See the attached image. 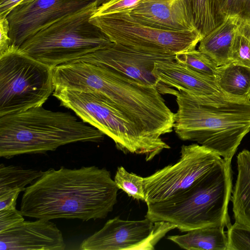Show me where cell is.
<instances>
[{
  "instance_id": "1",
  "label": "cell",
  "mask_w": 250,
  "mask_h": 250,
  "mask_svg": "<svg viewBox=\"0 0 250 250\" xmlns=\"http://www.w3.org/2000/svg\"><path fill=\"white\" fill-rule=\"evenodd\" d=\"M119 189L105 168H51L27 187L20 210L24 216L50 220L104 219L113 210Z\"/></svg>"
},
{
  "instance_id": "2",
  "label": "cell",
  "mask_w": 250,
  "mask_h": 250,
  "mask_svg": "<svg viewBox=\"0 0 250 250\" xmlns=\"http://www.w3.org/2000/svg\"><path fill=\"white\" fill-rule=\"evenodd\" d=\"M104 135L70 113L34 107L0 117V157L44 153L79 142L98 143Z\"/></svg>"
},
{
  "instance_id": "3",
  "label": "cell",
  "mask_w": 250,
  "mask_h": 250,
  "mask_svg": "<svg viewBox=\"0 0 250 250\" xmlns=\"http://www.w3.org/2000/svg\"><path fill=\"white\" fill-rule=\"evenodd\" d=\"M231 161L225 160L189 188L159 202L147 205L145 218L166 221L181 232L230 224L228 206L232 192Z\"/></svg>"
},
{
  "instance_id": "4",
  "label": "cell",
  "mask_w": 250,
  "mask_h": 250,
  "mask_svg": "<svg viewBox=\"0 0 250 250\" xmlns=\"http://www.w3.org/2000/svg\"><path fill=\"white\" fill-rule=\"evenodd\" d=\"M178 110L173 128L183 141L196 142L231 161L250 131V103L222 106L199 103L182 91L175 90Z\"/></svg>"
},
{
  "instance_id": "5",
  "label": "cell",
  "mask_w": 250,
  "mask_h": 250,
  "mask_svg": "<svg viewBox=\"0 0 250 250\" xmlns=\"http://www.w3.org/2000/svg\"><path fill=\"white\" fill-rule=\"evenodd\" d=\"M101 3V1H96L64 17L28 38L19 48L53 68L108 45L112 42L90 21Z\"/></svg>"
},
{
  "instance_id": "6",
  "label": "cell",
  "mask_w": 250,
  "mask_h": 250,
  "mask_svg": "<svg viewBox=\"0 0 250 250\" xmlns=\"http://www.w3.org/2000/svg\"><path fill=\"white\" fill-rule=\"evenodd\" d=\"M53 95L83 122L112 139L116 148L125 154L145 155L146 161H149L162 151L102 95L70 89L55 90Z\"/></svg>"
},
{
  "instance_id": "7",
  "label": "cell",
  "mask_w": 250,
  "mask_h": 250,
  "mask_svg": "<svg viewBox=\"0 0 250 250\" xmlns=\"http://www.w3.org/2000/svg\"><path fill=\"white\" fill-rule=\"evenodd\" d=\"M52 69L12 45L0 55V117L42 106L55 88Z\"/></svg>"
},
{
  "instance_id": "8",
  "label": "cell",
  "mask_w": 250,
  "mask_h": 250,
  "mask_svg": "<svg viewBox=\"0 0 250 250\" xmlns=\"http://www.w3.org/2000/svg\"><path fill=\"white\" fill-rule=\"evenodd\" d=\"M90 21L111 42L153 54L175 55L195 49L203 37L196 30L172 31L145 25L134 20L130 12L93 15Z\"/></svg>"
},
{
  "instance_id": "9",
  "label": "cell",
  "mask_w": 250,
  "mask_h": 250,
  "mask_svg": "<svg viewBox=\"0 0 250 250\" xmlns=\"http://www.w3.org/2000/svg\"><path fill=\"white\" fill-rule=\"evenodd\" d=\"M179 160L144 177L146 205L167 200L189 188L224 161L213 150L198 144L183 145Z\"/></svg>"
},
{
  "instance_id": "10",
  "label": "cell",
  "mask_w": 250,
  "mask_h": 250,
  "mask_svg": "<svg viewBox=\"0 0 250 250\" xmlns=\"http://www.w3.org/2000/svg\"><path fill=\"white\" fill-rule=\"evenodd\" d=\"M104 0H22L8 14L12 45L20 47L28 38L63 18Z\"/></svg>"
},
{
  "instance_id": "11",
  "label": "cell",
  "mask_w": 250,
  "mask_h": 250,
  "mask_svg": "<svg viewBox=\"0 0 250 250\" xmlns=\"http://www.w3.org/2000/svg\"><path fill=\"white\" fill-rule=\"evenodd\" d=\"M171 59H175V55L147 53L111 42L74 61L104 66L122 73L140 83L155 86L161 94H165L167 87L159 83L152 71L155 62Z\"/></svg>"
},
{
  "instance_id": "12",
  "label": "cell",
  "mask_w": 250,
  "mask_h": 250,
  "mask_svg": "<svg viewBox=\"0 0 250 250\" xmlns=\"http://www.w3.org/2000/svg\"><path fill=\"white\" fill-rule=\"evenodd\" d=\"M154 223L146 218L137 221L119 217L108 220L103 227L84 239L81 250H139L151 233Z\"/></svg>"
},
{
  "instance_id": "13",
  "label": "cell",
  "mask_w": 250,
  "mask_h": 250,
  "mask_svg": "<svg viewBox=\"0 0 250 250\" xmlns=\"http://www.w3.org/2000/svg\"><path fill=\"white\" fill-rule=\"evenodd\" d=\"M152 72L160 84L176 88L190 95L241 103H250V101L225 94L217 86L215 79L198 73L175 59L155 62Z\"/></svg>"
},
{
  "instance_id": "14",
  "label": "cell",
  "mask_w": 250,
  "mask_h": 250,
  "mask_svg": "<svg viewBox=\"0 0 250 250\" xmlns=\"http://www.w3.org/2000/svg\"><path fill=\"white\" fill-rule=\"evenodd\" d=\"M66 246L61 231L50 220H24L0 232V250H64Z\"/></svg>"
},
{
  "instance_id": "15",
  "label": "cell",
  "mask_w": 250,
  "mask_h": 250,
  "mask_svg": "<svg viewBox=\"0 0 250 250\" xmlns=\"http://www.w3.org/2000/svg\"><path fill=\"white\" fill-rule=\"evenodd\" d=\"M130 14L138 22L158 29L172 31L196 30L182 0L146 1L134 8Z\"/></svg>"
},
{
  "instance_id": "16",
  "label": "cell",
  "mask_w": 250,
  "mask_h": 250,
  "mask_svg": "<svg viewBox=\"0 0 250 250\" xmlns=\"http://www.w3.org/2000/svg\"><path fill=\"white\" fill-rule=\"evenodd\" d=\"M241 21L228 17L200 41L198 49L219 66L231 62L232 47L237 29Z\"/></svg>"
},
{
  "instance_id": "17",
  "label": "cell",
  "mask_w": 250,
  "mask_h": 250,
  "mask_svg": "<svg viewBox=\"0 0 250 250\" xmlns=\"http://www.w3.org/2000/svg\"><path fill=\"white\" fill-rule=\"evenodd\" d=\"M237 175L230 201L235 222L250 226V151L237 156Z\"/></svg>"
},
{
  "instance_id": "18",
  "label": "cell",
  "mask_w": 250,
  "mask_h": 250,
  "mask_svg": "<svg viewBox=\"0 0 250 250\" xmlns=\"http://www.w3.org/2000/svg\"><path fill=\"white\" fill-rule=\"evenodd\" d=\"M224 227L191 230L185 234L168 236L167 239L188 250H228L227 231Z\"/></svg>"
},
{
  "instance_id": "19",
  "label": "cell",
  "mask_w": 250,
  "mask_h": 250,
  "mask_svg": "<svg viewBox=\"0 0 250 250\" xmlns=\"http://www.w3.org/2000/svg\"><path fill=\"white\" fill-rule=\"evenodd\" d=\"M215 82L226 95L250 101V68L234 62L218 66Z\"/></svg>"
},
{
  "instance_id": "20",
  "label": "cell",
  "mask_w": 250,
  "mask_h": 250,
  "mask_svg": "<svg viewBox=\"0 0 250 250\" xmlns=\"http://www.w3.org/2000/svg\"><path fill=\"white\" fill-rule=\"evenodd\" d=\"M195 28L206 36L218 24L215 0H182Z\"/></svg>"
},
{
  "instance_id": "21",
  "label": "cell",
  "mask_w": 250,
  "mask_h": 250,
  "mask_svg": "<svg viewBox=\"0 0 250 250\" xmlns=\"http://www.w3.org/2000/svg\"><path fill=\"white\" fill-rule=\"evenodd\" d=\"M42 170L24 169L21 167L0 165V193L12 190L24 191L28 185H31L41 176Z\"/></svg>"
},
{
  "instance_id": "22",
  "label": "cell",
  "mask_w": 250,
  "mask_h": 250,
  "mask_svg": "<svg viewBox=\"0 0 250 250\" xmlns=\"http://www.w3.org/2000/svg\"><path fill=\"white\" fill-rule=\"evenodd\" d=\"M175 60L198 73L215 79L218 66L199 50L178 53L175 54Z\"/></svg>"
},
{
  "instance_id": "23",
  "label": "cell",
  "mask_w": 250,
  "mask_h": 250,
  "mask_svg": "<svg viewBox=\"0 0 250 250\" xmlns=\"http://www.w3.org/2000/svg\"><path fill=\"white\" fill-rule=\"evenodd\" d=\"M231 62L250 68V23L241 21L238 27L232 47Z\"/></svg>"
},
{
  "instance_id": "24",
  "label": "cell",
  "mask_w": 250,
  "mask_h": 250,
  "mask_svg": "<svg viewBox=\"0 0 250 250\" xmlns=\"http://www.w3.org/2000/svg\"><path fill=\"white\" fill-rule=\"evenodd\" d=\"M214 5L219 24L228 17L250 23V0H215Z\"/></svg>"
},
{
  "instance_id": "25",
  "label": "cell",
  "mask_w": 250,
  "mask_h": 250,
  "mask_svg": "<svg viewBox=\"0 0 250 250\" xmlns=\"http://www.w3.org/2000/svg\"><path fill=\"white\" fill-rule=\"evenodd\" d=\"M143 179L144 177L135 173L128 172L123 167L120 166L117 169L114 180L118 188L128 196L145 201Z\"/></svg>"
},
{
  "instance_id": "26",
  "label": "cell",
  "mask_w": 250,
  "mask_h": 250,
  "mask_svg": "<svg viewBox=\"0 0 250 250\" xmlns=\"http://www.w3.org/2000/svg\"><path fill=\"white\" fill-rule=\"evenodd\" d=\"M227 229L228 250H250V226L235 222Z\"/></svg>"
},
{
  "instance_id": "27",
  "label": "cell",
  "mask_w": 250,
  "mask_h": 250,
  "mask_svg": "<svg viewBox=\"0 0 250 250\" xmlns=\"http://www.w3.org/2000/svg\"><path fill=\"white\" fill-rule=\"evenodd\" d=\"M149 0H104L97 7L94 16L130 12L136 6Z\"/></svg>"
},
{
  "instance_id": "28",
  "label": "cell",
  "mask_w": 250,
  "mask_h": 250,
  "mask_svg": "<svg viewBox=\"0 0 250 250\" xmlns=\"http://www.w3.org/2000/svg\"><path fill=\"white\" fill-rule=\"evenodd\" d=\"M176 229L173 224L166 221L154 222L153 230L147 240L142 245L139 250H154V246L169 231Z\"/></svg>"
},
{
  "instance_id": "29",
  "label": "cell",
  "mask_w": 250,
  "mask_h": 250,
  "mask_svg": "<svg viewBox=\"0 0 250 250\" xmlns=\"http://www.w3.org/2000/svg\"><path fill=\"white\" fill-rule=\"evenodd\" d=\"M23 216L15 207L0 210V232L9 230L24 221Z\"/></svg>"
},
{
  "instance_id": "30",
  "label": "cell",
  "mask_w": 250,
  "mask_h": 250,
  "mask_svg": "<svg viewBox=\"0 0 250 250\" xmlns=\"http://www.w3.org/2000/svg\"><path fill=\"white\" fill-rule=\"evenodd\" d=\"M9 32L10 25L7 17L0 18V55L7 51L12 45Z\"/></svg>"
},
{
  "instance_id": "31",
  "label": "cell",
  "mask_w": 250,
  "mask_h": 250,
  "mask_svg": "<svg viewBox=\"0 0 250 250\" xmlns=\"http://www.w3.org/2000/svg\"><path fill=\"white\" fill-rule=\"evenodd\" d=\"M20 192L19 190H12L0 193V210L11 207H16Z\"/></svg>"
},
{
  "instance_id": "32",
  "label": "cell",
  "mask_w": 250,
  "mask_h": 250,
  "mask_svg": "<svg viewBox=\"0 0 250 250\" xmlns=\"http://www.w3.org/2000/svg\"><path fill=\"white\" fill-rule=\"evenodd\" d=\"M22 0H0V18L6 17L11 11Z\"/></svg>"
}]
</instances>
